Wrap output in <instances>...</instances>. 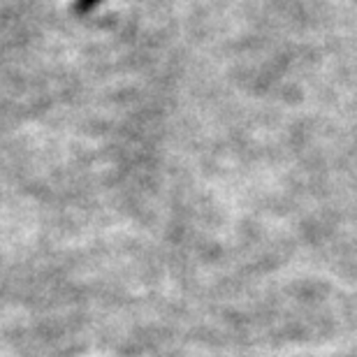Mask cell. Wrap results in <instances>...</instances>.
I'll list each match as a JSON object with an SVG mask.
<instances>
[{
  "label": "cell",
  "instance_id": "6da1fadb",
  "mask_svg": "<svg viewBox=\"0 0 357 357\" xmlns=\"http://www.w3.org/2000/svg\"><path fill=\"white\" fill-rule=\"evenodd\" d=\"M102 0H75V12L77 14H86V12H91L93 7H98Z\"/></svg>",
  "mask_w": 357,
  "mask_h": 357
}]
</instances>
